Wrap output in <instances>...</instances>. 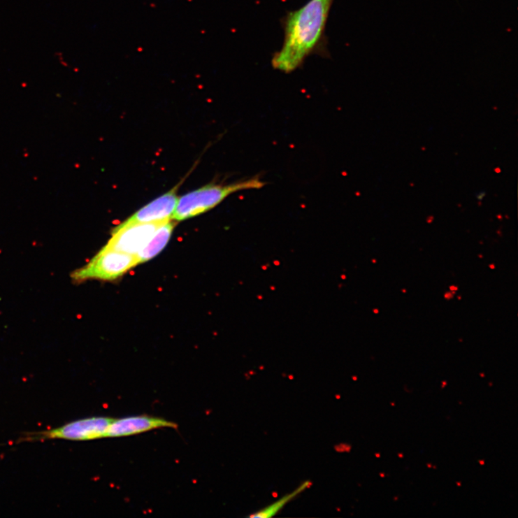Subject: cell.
<instances>
[{"mask_svg":"<svg viewBox=\"0 0 518 518\" xmlns=\"http://www.w3.org/2000/svg\"><path fill=\"white\" fill-rule=\"evenodd\" d=\"M333 0H309L285 19L282 45L271 60L285 73L299 69L322 41Z\"/></svg>","mask_w":518,"mask_h":518,"instance_id":"obj_1","label":"cell"},{"mask_svg":"<svg viewBox=\"0 0 518 518\" xmlns=\"http://www.w3.org/2000/svg\"><path fill=\"white\" fill-rule=\"evenodd\" d=\"M174 228L175 224L168 220L157 229L150 240L136 254L139 264L154 259L165 248Z\"/></svg>","mask_w":518,"mask_h":518,"instance_id":"obj_8","label":"cell"},{"mask_svg":"<svg viewBox=\"0 0 518 518\" xmlns=\"http://www.w3.org/2000/svg\"><path fill=\"white\" fill-rule=\"evenodd\" d=\"M310 485L311 482L309 481L304 482L292 492L289 493V494L286 495L276 502L270 504L269 505L256 512L255 513H253L250 517L253 518H269L275 516L285 508L286 505H287L295 497H297L298 495H300L301 493L304 491Z\"/></svg>","mask_w":518,"mask_h":518,"instance_id":"obj_9","label":"cell"},{"mask_svg":"<svg viewBox=\"0 0 518 518\" xmlns=\"http://www.w3.org/2000/svg\"><path fill=\"white\" fill-rule=\"evenodd\" d=\"M178 429V425L165 419L149 415L131 416L113 420L107 438L130 436L158 429Z\"/></svg>","mask_w":518,"mask_h":518,"instance_id":"obj_7","label":"cell"},{"mask_svg":"<svg viewBox=\"0 0 518 518\" xmlns=\"http://www.w3.org/2000/svg\"><path fill=\"white\" fill-rule=\"evenodd\" d=\"M136 255H131L103 247L86 265L73 271L71 278L81 283L89 280L113 281L137 266Z\"/></svg>","mask_w":518,"mask_h":518,"instance_id":"obj_3","label":"cell"},{"mask_svg":"<svg viewBox=\"0 0 518 518\" xmlns=\"http://www.w3.org/2000/svg\"><path fill=\"white\" fill-rule=\"evenodd\" d=\"M113 420L114 419L108 417L82 419L50 431L39 433L34 439L84 441L107 438L108 429Z\"/></svg>","mask_w":518,"mask_h":518,"instance_id":"obj_4","label":"cell"},{"mask_svg":"<svg viewBox=\"0 0 518 518\" xmlns=\"http://www.w3.org/2000/svg\"><path fill=\"white\" fill-rule=\"evenodd\" d=\"M165 222L130 225L120 224L114 229L111 238L104 247L107 250L136 255Z\"/></svg>","mask_w":518,"mask_h":518,"instance_id":"obj_5","label":"cell"},{"mask_svg":"<svg viewBox=\"0 0 518 518\" xmlns=\"http://www.w3.org/2000/svg\"><path fill=\"white\" fill-rule=\"evenodd\" d=\"M265 182L257 175L229 185L210 184L179 197L171 220L182 221L205 213L224 202L231 194L259 189Z\"/></svg>","mask_w":518,"mask_h":518,"instance_id":"obj_2","label":"cell"},{"mask_svg":"<svg viewBox=\"0 0 518 518\" xmlns=\"http://www.w3.org/2000/svg\"><path fill=\"white\" fill-rule=\"evenodd\" d=\"M180 184L162 194L158 199L146 205L134 215L123 222L122 225L134 224L155 223L171 220L176 209Z\"/></svg>","mask_w":518,"mask_h":518,"instance_id":"obj_6","label":"cell"}]
</instances>
